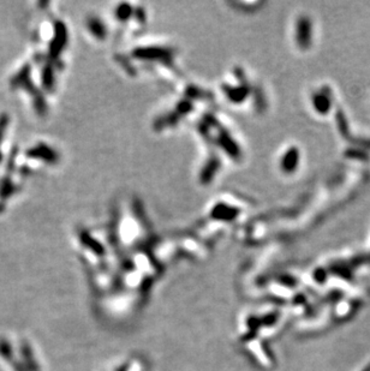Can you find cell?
<instances>
[{
    "instance_id": "obj_1",
    "label": "cell",
    "mask_w": 370,
    "mask_h": 371,
    "mask_svg": "<svg viewBox=\"0 0 370 371\" xmlns=\"http://www.w3.org/2000/svg\"><path fill=\"white\" fill-rule=\"evenodd\" d=\"M311 35H312V28L311 22L307 17L299 18L298 23H297V30H296V40L298 42L299 46L308 47L311 44Z\"/></svg>"
},
{
    "instance_id": "obj_2",
    "label": "cell",
    "mask_w": 370,
    "mask_h": 371,
    "mask_svg": "<svg viewBox=\"0 0 370 371\" xmlns=\"http://www.w3.org/2000/svg\"><path fill=\"white\" fill-rule=\"evenodd\" d=\"M312 102H314L315 109H316L318 113H322V114H326L327 112L330 109V106H332V99H330V95L323 92L315 94L314 99H312Z\"/></svg>"
},
{
    "instance_id": "obj_3",
    "label": "cell",
    "mask_w": 370,
    "mask_h": 371,
    "mask_svg": "<svg viewBox=\"0 0 370 371\" xmlns=\"http://www.w3.org/2000/svg\"><path fill=\"white\" fill-rule=\"evenodd\" d=\"M297 162H298V151L295 148L289 149L284 155L283 166L286 171H293L296 168Z\"/></svg>"
},
{
    "instance_id": "obj_4",
    "label": "cell",
    "mask_w": 370,
    "mask_h": 371,
    "mask_svg": "<svg viewBox=\"0 0 370 371\" xmlns=\"http://www.w3.org/2000/svg\"><path fill=\"white\" fill-rule=\"evenodd\" d=\"M363 371H370V364H369V365H368V366H366V367H365V369H364V370H363Z\"/></svg>"
}]
</instances>
